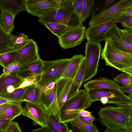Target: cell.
Listing matches in <instances>:
<instances>
[{"label": "cell", "mask_w": 132, "mask_h": 132, "mask_svg": "<svg viewBox=\"0 0 132 132\" xmlns=\"http://www.w3.org/2000/svg\"><path fill=\"white\" fill-rule=\"evenodd\" d=\"M40 23L53 22L63 24L68 28L82 24L75 12L71 0L62 1L59 6L52 9L38 18Z\"/></svg>", "instance_id": "1"}, {"label": "cell", "mask_w": 132, "mask_h": 132, "mask_svg": "<svg viewBox=\"0 0 132 132\" xmlns=\"http://www.w3.org/2000/svg\"><path fill=\"white\" fill-rule=\"evenodd\" d=\"M97 114L98 120L106 127L105 132H128L132 128L128 118L117 106L101 107Z\"/></svg>", "instance_id": "2"}, {"label": "cell", "mask_w": 132, "mask_h": 132, "mask_svg": "<svg viewBox=\"0 0 132 132\" xmlns=\"http://www.w3.org/2000/svg\"><path fill=\"white\" fill-rule=\"evenodd\" d=\"M90 101L85 89L79 90L72 96L68 98L60 108V117L62 122L66 123L77 118L79 112L90 107Z\"/></svg>", "instance_id": "3"}, {"label": "cell", "mask_w": 132, "mask_h": 132, "mask_svg": "<svg viewBox=\"0 0 132 132\" xmlns=\"http://www.w3.org/2000/svg\"><path fill=\"white\" fill-rule=\"evenodd\" d=\"M101 55L106 65L132 75V53L120 51L105 41Z\"/></svg>", "instance_id": "4"}, {"label": "cell", "mask_w": 132, "mask_h": 132, "mask_svg": "<svg viewBox=\"0 0 132 132\" xmlns=\"http://www.w3.org/2000/svg\"><path fill=\"white\" fill-rule=\"evenodd\" d=\"M70 62V59L69 58L43 61V66L38 78V84L43 85L56 82L61 78Z\"/></svg>", "instance_id": "5"}, {"label": "cell", "mask_w": 132, "mask_h": 132, "mask_svg": "<svg viewBox=\"0 0 132 132\" xmlns=\"http://www.w3.org/2000/svg\"><path fill=\"white\" fill-rule=\"evenodd\" d=\"M102 50L100 43L89 41H87L86 43L85 51L86 69L82 84L84 82L91 80L97 75Z\"/></svg>", "instance_id": "6"}, {"label": "cell", "mask_w": 132, "mask_h": 132, "mask_svg": "<svg viewBox=\"0 0 132 132\" xmlns=\"http://www.w3.org/2000/svg\"><path fill=\"white\" fill-rule=\"evenodd\" d=\"M91 103L100 101L104 96L108 99V104L116 106L132 103V97L127 95L120 90L110 89H93L86 91Z\"/></svg>", "instance_id": "7"}, {"label": "cell", "mask_w": 132, "mask_h": 132, "mask_svg": "<svg viewBox=\"0 0 132 132\" xmlns=\"http://www.w3.org/2000/svg\"><path fill=\"white\" fill-rule=\"evenodd\" d=\"M132 7V0H117L110 6L96 15L92 16L88 26L108 21L122 15Z\"/></svg>", "instance_id": "8"}, {"label": "cell", "mask_w": 132, "mask_h": 132, "mask_svg": "<svg viewBox=\"0 0 132 132\" xmlns=\"http://www.w3.org/2000/svg\"><path fill=\"white\" fill-rule=\"evenodd\" d=\"M122 15L108 21L88 26L85 32V37L87 41L100 43L105 40V35L114 25L117 24L118 20Z\"/></svg>", "instance_id": "9"}, {"label": "cell", "mask_w": 132, "mask_h": 132, "mask_svg": "<svg viewBox=\"0 0 132 132\" xmlns=\"http://www.w3.org/2000/svg\"><path fill=\"white\" fill-rule=\"evenodd\" d=\"M85 27L83 24L68 28L58 38L59 45L64 49L73 48L80 45L85 37Z\"/></svg>", "instance_id": "10"}, {"label": "cell", "mask_w": 132, "mask_h": 132, "mask_svg": "<svg viewBox=\"0 0 132 132\" xmlns=\"http://www.w3.org/2000/svg\"><path fill=\"white\" fill-rule=\"evenodd\" d=\"M62 0H25V11L38 18L48 11L57 7Z\"/></svg>", "instance_id": "11"}, {"label": "cell", "mask_w": 132, "mask_h": 132, "mask_svg": "<svg viewBox=\"0 0 132 132\" xmlns=\"http://www.w3.org/2000/svg\"><path fill=\"white\" fill-rule=\"evenodd\" d=\"M105 41L112 47L121 51L132 53V44L123 35L122 29L114 25L106 33Z\"/></svg>", "instance_id": "12"}, {"label": "cell", "mask_w": 132, "mask_h": 132, "mask_svg": "<svg viewBox=\"0 0 132 132\" xmlns=\"http://www.w3.org/2000/svg\"><path fill=\"white\" fill-rule=\"evenodd\" d=\"M46 113L45 109L40 103H33L26 102L21 115L26 116L33 120L34 125L46 127Z\"/></svg>", "instance_id": "13"}, {"label": "cell", "mask_w": 132, "mask_h": 132, "mask_svg": "<svg viewBox=\"0 0 132 132\" xmlns=\"http://www.w3.org/2000/svg\"><path fill=\"white\" fill-rule=\"evenodd\" d=\"M39 57L37 43L30 39L20 51L15 61L19 62L21 66L34 62Z\"/></svg>", "instance_id": "14"}, {"label": "cell", "mask_w": 132, "mask_h": 132, "mask_svg": "<svg viewBox=\"0 0 132 132\" xmlns=\"http://www.w3.org/2000/svg\"><path fill=\"white\" fill-rule=\"evenodd\" d=\"M55 89L56 86L53 89L42 93V104L44 107L47 113L54 114L61 120L60 109L57 101Z\"/></svg>", "instance_id": "15"}, {"label": "cell", "mask_w": 132, "mask_h": 132, "mask_svg": "<svg viewBox=\"0 0 132 132\" xmlns=\"http://www.w3.org/2000/svg\"><path fill=\"white\" fill-rule=\"evenodd\" d=\"M43 61L39 57L34 62L20 66L15 73L18 76L24 79L34 75L40 76L43 66Z\"/></svg>", "instance_id": "16"}, {"label": "cell", "mask_w": 132, "mask_h": 132, "mask_svg": "<svg viewBox=\"0 0 132 132\" xmlns=\"http://www.w3.org/2000/svg\"><path fill=\"white\" fill-rule=\"evenodd\" d=\"M73 80L67 78H62L56 82V95L60 109L68 99V95Z\"/></svg>", "instance_id": "17"}, {"label": "cell", "mask_w": 132, "mask_h": 132, "mask_svg": "<svg viewBox=\"0 0 132 132\" xmlns=\"http://www.w3.org/2000/svg\"><path fill=\"white\" fill-rule=\"evenodd\" d=\"M86 91L93 89H110L119 90L120 86L113 80L106 78L100 77L84 84Z\"/></svg>", "instance_id": "18"}, {"label": "cell", "mask_w": 132, "mask_h": 132, "mask_svg": "<svg viewBox=\"0 0 132 132\" xmlns=\"http://www.w3.org/2000/svg\"><path fill=\"white\" fill-rule=\"evenodd\" d=\"M25 0H0V10L7 11L15 16L25 11Z\"/></svg>", "instance_id": "19"}, {"label": "cell", "mask_w": 132, "mask_h": 132, "mask_svg": "<svg viewBox=\"0 0 132 132\" xmlns=\"http://www.w3.org/2000/svg\"><path fill=\"white\" fill-rule=\"evenodd\" d=\"M46 113V126L51 132H72L65 122H62L55 115Z\"/></svg>", "instance_id": "20"}, {"label": "cell", "mask_w": 132, "mask_h": 132, "mask_svg": "<svg viewBox=\"0 0 132 132\" xmlns=\"http://www.w3.org/2000/svg\"><path fill=\"white\" fill-rule=\"evenodd\" d=\"M84 57L83 55H75L70 59L69 64L60 79L66 78L73 80Z\"/></svg>", "instance_id": "21"}, {"label": "cell", "mask_w": 132, "mask_h": 132, "mask_svg": "<svg viewBox=\"0 0 132 132\" xmlns=\"http://www.w3.org/2000/svg\"><path fill=\"white\" fill-rule=\"evenodd\" d=\"M42 93L38 83L26 87L22 98L23 102L26 101L33 103L42 104Z\"/></svg>", "instance_id": "22"}, {"label": "cell", "mask_w": 132, "mask_h": 132, "mask_svg": "<svg viewBox=\"0 0 132 132\" xmlns=\"http://www.w3.org/2000/svg\"><path fill=\"white\" fill-rule=\"evenodd\" d=\"M24 79L18 76L15 73L6 76L3 73L0 75V95L9 86H13L15 88H17Z\"/></svg>", "instance_id": "23"}, {"label": "cell", "mask_w": 132, "mask_h": 132, "mask_svg": "<svg viewBox=\"0 0 132 132\" xmlns=\"http://www.w3.org/2000/svg\"><path fill=\"white\" fill-rule=\"evenodd\" d=\"M86 69V59L85 57L72 82L68 93V98L70 97L79 90V89L82 84Z\"/></svg>", "instance_id": "24"}, {"label": "cell", "mask_w": 132, "mask_h": 132, "mask_svg": "<svg viewBox=\"0 0 132 132\" xmlns=\"http://www.w3.org/2000/svg\"><path fill=\"white\" fill-rule=\"evenodd\" d=\"M23 109L21 103L18 102L12 103L0 114V120H13L16 117L21 115Z\"/></svg>", "instance_id": "25"}, {"label": "cell", "mask_w": 132, "mask_h": 132, "mask_svg": "<svg viewBox=\"0 0 132 132\" xmlns=\"http://www.w3.org/2000/svg\"><path fill=\"white\" fill-rule=\"evenodd\" d=\"M1 11L0 23L6 31L8 34H11L15 27L13 24L15 16L7 11L2 10Z\"/></svg>", "instance_id": "26"}, {"label": "cell", "mask_w": 132, "mask_h": 132, "mask_svg": "<svg viewBox=\"0 0 132 132\" xmlns=\"http://www.w3.org/2000/svg\"><path fill=\"white\" fill-rule=\"evenodd\" d=\"M69 122L70 123L72 129L77 132H99L95 125H91L86 123L78 117Z\"/></svg>", "instance_id": "27"}, {"label": "cell", "mask_w": 132, "mask_h": 132, "mask_svg": "<svg viewBox=\"0 0 132 132\" xmlns=\"http://www.w3.org/2000/svg\"><path fill=\"white\" fill-rule=\"evenodd\" d=\"M11 51H15L21 49L29 41L27 35L23 33H20L17 36L10 34Z\"/></svg>", "instance_id": "28"}, {"label": "cell", "mask_w": 132, "mask_h": 132, "mask_svg": "<svg viewBox=\"0 0 132 132\" xmlns=\"http://www.w3.org/2000/svg\"><path fill=\"white\" fill-rule=\"evenodd\" d=\"M21 49L11 51L0 54V65L4 68L14 63Z\"/></svg>", "instance_id": "29"}, {"label": "cell", "mask_w": 132, "mask_h": 132, "mask_svg": "<svg viewBox=\"0 0 132 132\" xmlns=\"http://www.w3.org/2000/svg\"><path fill=\"white\" fill-rule=\"evenodd\" d=\"M10 34L5 31L0 23V54L11 51Z\"/></svg>", "instance_id": "30"}, {"label": "cell", "mask_w": 132, "mask_h": 132, "mask_svg": "<svg viewBox=\"0 0 132 132\" xmlns=\"http://www.w3.org/2000/svg\"><path fill=\"white\" fill-rule=\"evenodd\" d=\"M94 0H82V7L80 20L82 23L85 22L91 14Z\"/></svg>", "instance_id": "31"}, {"label": "cell", "mask_w": 132, "mask_h": 132, "mask_svg": "<svg viewBox=\"0 0 132 132\" xmlns=\"http://www.w3.org/2000/svg\"><path fill=\"white\" fill-rule=\"evenodd\" d=\"M26 89V87L16 89L11 93L4 91L0 95V97L10 99L21 103L22 98Z\"/></svg>", "instance_id": "32"}, {"label": "cell", "mask_w": 132, "mask_h": 132, "mask_svg": "<svg viewBox=\"0 0 132 132\" xmlns=\"http://www.w3.org/2000/svg\"><path fill=\"white\" fill-rule=\"evenodd\" d=\"M46 28L50 31L58 38L62 35L68 29L66 26L56 23H41Z\"/></svg>", "instance_id": "33"}, {"label": "cell", "mask_w": 132, "mask_h": 132, "mask_svg": "<svg viewBox=\"0 0 132 132\" xmlns=\"http://www.w3.org/2000/svg\"><path fill=\"white\" fill-rule=\"evenodd\" d=\"M117 0H94L92 16H94L110 6Z\"/></svg>", "instance_id": "34"}, {"label": "cell", "mask_w": 132, "mask_h": 132, "mask_svg": "<svg viewBox=\"0 0 132 132\" xmlns=\"http://www.w3.org/2000/svg\"><path fill=\"white\" fill-rule=\"evenodd\" d=\"M113 81L122 85L132 83V75L123 72L116 76Z\"/></svg>", "instance_id": "35"}, {"label": "cell", "mask_w": 132, "mask_h": 132, "mask_svg": "<svg viewBox=\"0 0 132 132\" xmlns=\"http://www.w3.org/2000/svg\"><path fill=\"white\" fill-rule=\"evenodd\" d=\"M116 106L126 116L130 125L132 127V103Z\"/></svg>", "instance_id": "36"}, {"label": "cell", "mask_w": 132, "mask_h": 132, "mask_svg": "<svg viewBox=\"0 0 132 132\" xmlns=\"http://www.w3.org/2000/svg\"><path fill=\"white\" fill-rule=\"evenodd\" d=\"M40 75H36L24 79V80L17 88L15 89L27 87L33 84L38 83V78Z\"/></svg>", "instance_id": "37"}, {"label": "cell", "mask_w": 132, "mask_h": 132, "mask_svg": "<svg viewBox=\"0 0 132 132\" xmlns=\"http://www.w3.org/2000/svg\"><path fill=\"white\" fill-rule=\"evenodd\" d=\"M20 66V64L19 62L15 61L9 65L6 68H3V73H4L5 76H7L12 73H15Z\"/></svg>", "instance_id": "38"}, {"label": "cell", "mask_w": 132, "mask_h": 132, "mask_svg": "<svg viewBox=\"0 0 132 132\" xmlns=\"http://www.w3.org/2000/svg\"><path fill=\"white\" fill-rule=\"evenodd\" d=\"M117 23L132 27V16L126 14L124 13L120 17Z\"/></svg>", "instance_id": "39"}, {"label": "cell", "mask_w": 132, "mask_h": 132, "mask_svg": "<svg viewBox=\"0 0 132 132\" xmlns=\"http://www.w3.org/2000/svg\"><path fill=\"white\" fill-rule=\"evenodd\" d=\"M124 29L122 30V32L127 40L132 44V27L122 24Z\"/></svg>", "instance_id": "40"}, {"label": "cell", "mask_w": 132, "mask_h": 132, "mask_svg": "<svg viewBox=\"0 0 132 132\" xmlns=\"http://www.w3.org/2000/svg\"><path fill=\"white\" fill-rule=\"evenodd\" d=\"M5 132H22L18 122L11 121Z\"/></svg>", "instance_id": "41"}, {"label": "cell", "mask_w": 132, "mask_h": 132, "mask_svg": "<svg viewBox=\"0 0 132 132\" xmlns=\"http://www.w3.org/2000/svg\"><path fill=\"white\" fill-rule=\"evenodd\" d=\"M82 1V0H71L74 11L78 15L79 19L81 12Z\"/></svg>", "instance_id": "42"}, {"label": "cell", "mask_w": 132, "mask_h": 132, "mask_svg": "<svg viewBox=\"0 0 132 132\" xmlns=\"http://www.w3.org/2000/svg\"><path fill=\"white\" fill-rule=\"evenodd\" d=\"M78 118L84 122L91 125L93 124V122L95 119V118L92 115V113L89 116H87L82 117L79 116Z\"/></svg>", "instance_id": "43"}, {"label": "cell", "mask_w": 132, "mask_h": 132, "mask_svg": "<svg viewBox=\"0 0 132 132\" xmlns=\"http://www.w3.org/2000/svg\"><path fill=\"white\" fill-rule=\"evenodd\" d=\"M119 90L123 93L129 94V95L132 97V83L120 86Z\"/></svg>", "instance_id": "44"}, {"label": "cell", "mask_w": 132, "mask_h": 132, "mask_svg": "<svg viewBox=\"0 0 132 132\" xmlns=\"http://www.w3.org/2000/svg\"><path fill=\"white\" fill-rule=\"evenodd\" d=\"M11 121L9 120H0V132L5 131L10 124Z\"/></svg>", "instance_id": "45"}, {"label": "cell", "mask_w": 132, "mask_h": 132, "mask_svg": "<svg viewBox=\"0 0 132 132\" xmlns=\"http://www.w3.org/2000/svg\"><path fill=\"white\" fill-rule=\"evenodd\" d=\"M14 102H17L14 100L0 97V105Z\"/></svg>", "instance_id": "46"}, {"label": "cell", "mask_w": 132, "mask_h": 132, "mask_svg": "<svg viewBox=\"0 0 132 132\" xmlns=\"http://www.w3.org/2000/svg\"><path fill=\"white\" fill-rule=\"evenodd\" d=\"M30 132H51L46 127H41L37 129H32Z\"/></svg>", "instance_id": "47"}, {"label": "cell", "mask_w": 132, "mask_h": 132, "mask_svg": "<svg viewBox=\"0 0 132 132\" xmlns=\"http://www.w3.org/2000/svg\"><path fill=\"white\" fill-rule=\"evenodd\" d=\"M92 112H89L85 110H81L79 112L78 116L86 117L89 116L92 113Z\"/></svg>", "instance_id": "48"}, {"label": "cell", "mask_w": 132, "mask_h": 132, "mask_svg": "<svg viewBox=\"0 0 132 132\" xmlns=\"http://www.w3.org/2000/svg\"><path fill=\"white\" fill-rule=\"evenodd\" d=\"M56 83V82H52L46 85L48 90L54 89L55 87Z\"/></svg>", "instance_id": "49"}, {"label": "cell", "mask_w": 132, "mask_h": 132, "mask_svg": "<svg viewBox=\"0 0 132 132\" xmlns=\"http://www.w3.org/2000/svg\"><path fill=\"white\" fill-rule=\"evenodd\" d=\"M11 104H7L0 105V114L3 112Z\"/></svg>", "instance_id": "50"}, {"label": "cell", "mask_w": 132, "mask_h": 132, "mask_svg": "<svg viewBox=\"0 0 132 132\" xmlns=\"http://www.w3.org/2000/svg\"><path fill=\"white\" fill-rule=\"evenodd\" d=\"M125 13L132 16V7L127 9L125 12Z\"/></svg>", "instance_id": "51"}, {"label": "cell", "mask_w": 132, "mask_h": 132, "mask_svg": "<svg viewBox=\"0 0 132 132\" xmlns=\"http://www.w3.org/2000/svg\"><path fill=\"white\" fill-rule=\"evenodd\" d=\"M128 132H132V128L130 129Z\"/></svg>", "instance_id": "52"}, {"label": "cell", "mask_w": 132, "mask_h": 132, "mask_svg": "<svg viewBox=\"0 0 132 132\" xmlns=\"http://www.w3.org/2000/svg\"></svg>", "instance_id": "53"}]
</instances>
